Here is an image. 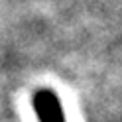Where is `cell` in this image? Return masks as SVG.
<instances>
[{
	"label": "cell",
	"mask_w": 122,
	"mask_h": 122,
	"mask_svg": "<svg viewBox=\"0 0 122 122\" xmlns=\"http://www.w3.org/2000/svg\"><path fill=\"white\" fill-rule=\"evenodd\" d=\"M36 110H37V116H40V122H65L59 101L53 93L40 91L36 95Z\"/></svg>",
	"instance_id": "6da1fadb"
}]
</instances>
